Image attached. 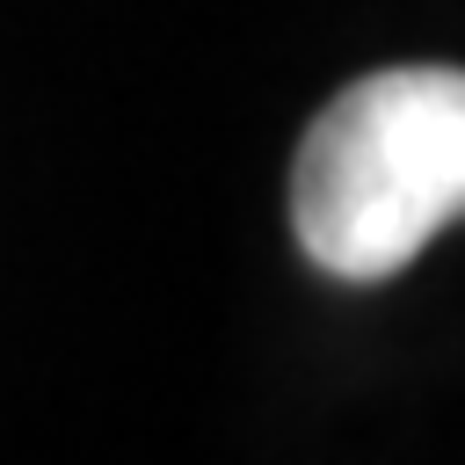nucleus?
I'll use <instances>...</instances> for the list:
<instances>
[{
  "label": "nucleus",
  "instance_id": "nucleus-1",
  "mask_svg": "<svg viewBox=\"0 0 465 465\" xmlns=\"http://www.w3.org/2000/svg\"><path fill=\"white\" fill-rule=\"evenodd\" d=\"M465 203V80L450 65H385L341 87L291 167L298 247L341 276L378 283L407 269Z\"/></svg>",
  "mask_w": 465,
  "mask_h": 465
}]
</instances>
